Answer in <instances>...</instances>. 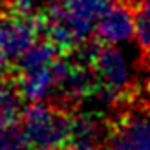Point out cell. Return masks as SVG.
Segmentation results:
<instances>
[{
    "label": "cell",
    "instance_id": "cell-1",
    "mask_svg": "<svg viewBox=\"0 0 150 150\" xmlns=\"http://www.w3.org/2000/svg\"><path fill=\"white\" fill-rule=\"evenodd\" d=\"M71 110L55 101L28 103L22 114V125L31 150H66L71 136Z\"/></svg>",
    "mask_w": 150,
    "mask_h": 150
},
{
    "label": "cell",
    "instance_id": "cell-2",
    "mask_svg": "<svg viewBox=\"0 0 150 150\" xmlns=\"http://www.w3.org/2000/svg\"><path fill=\"white\" fill-rule=\"evenodd\" d=\"M108 134L103 150H150V112L134 103L106 115Z\"/></svg>",
    "mask_w": 150,
    "mask_h": 150
},
{
    "label": "cell",
    "instance_id": "cell-3",
    "mask_svg": "<svg viewBox=\"0 0 150 150\" xmlns=\"http://www.w3.org/2000/svg\"><path fill=\"white\" fill-rule=\"evenodd\" d=\"M108 134V119L97 114L75 112L71 136L66 150H103Z\"/></svg>",
    "mask_w": 150,
    "mask_h": 150
},
{
    "label": "cell",
    "instance_id": "cell-4",
    "mask_svg": "<svg viewBox=\"0 0 150 150\" xmlns=\"http://www.w3.org/2000/svg\"><path fill=\"white\" fill-rule=\"evenodd\" d=\"M134 35V7L123 0H115L114 6L95 22V37L101 42L117 44L128 40Z\"/></svg>",
    "mask_w": 150,
    "mask_h": 150
},
{
    "label": "cell",
    "instance_id": "cell-5",
    "mask_svg": "<svg viewBox=\"0 0 150 150\" xmlns=\"http://www.w3.org/2000/svg\"><path fill=\"white\" fill-rule=\"evenodd\" d=\"M134 37L139 48V68L150 77V0L134 6Z\"/></svg>",
    "mask_w": 150,
    "mask_h": 150
},
{
    "label": "cell",
    "instance_id": "cell-6",
    "mask_svg": "<svg viewBox=\"0 0 150 150\" xmlns=\"http://www.w3.org/2000/svg\"><path fill=\"white\" fill-rule=\"evenodd\" d=\"M26 108V97L17 82V77L0 79V123L18 121Z\"/></svg>",
    "mask_w": 150,
    "mask_h": 150
},
{
    "label": "cell",
    "instance_id": "cell-7",
    "mask_svg": "<svg viewBox=\"0 0 150 150\" xmlns=\"http://www.w3.org/2000/svg\"><path fill=\"white\" fill-rule=\"evenodd\" d=\"M11 15V0H0V17Z\"/></svg>",
    "mask_w": 150,
    "mask_h": 150
}]
</instances>
